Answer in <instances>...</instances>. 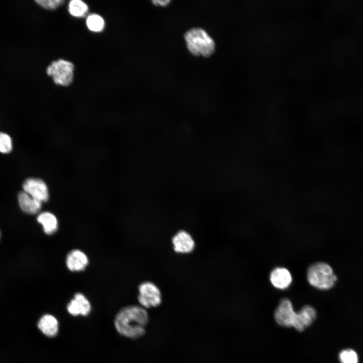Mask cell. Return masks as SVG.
<instances>
[{
	"instance_id": "9",
	"label": "cell",
	"mask_w": 363,
	"mask_h": 363,
	"mask_svg": "<svg viewBox=\"0 0 363 363\" xmlns=\"http://www.w3.org/2000/svg\"><path fill=\"white\" fill-rule=\"evenodd\" d=\"M37 326L41 333L49 338H53L58 335L59 324L58 319L50 314H44L40 317Z\"/></svg>"
},
{
	"instance_id": "2",
	"label": "cell",
	"mask_w": 363,
	"mask_h": 363,
	"mask_svg": "<svg viewBox=\"0 0 363 363\" xmlns=\"http://www.w3.org/2000/svg\"><path fill=\"white\" fill-rule=\"evenodd\" d=\"M307 278L312 286L322 290L332 288L337 280L331 266L323 262L311 264L307 269Z\"/></svg>"
},
{
	"instance_id": "1",
	"label": "cell",
	"mask_w": 363,
	"mask_h": 363,
	"mask_svg": "<svg viewBox=\"0 0 363 363\" xmlns=\"http://www.w3.org/2000/svg\"><path fill=\"white\" fill-rule=\"evenodd\" d=\"M148 322V314L145 308L130 305L123 308L116 313L113 324L120 336L135 339L145 334Z\"/></svg>"
},
{
	"instance_id": "18",
	"label": "cell",
	"mask_w": 363,
	"mask_h": 363,
	"mask_svg": "<svg viewBox=\"0 0 363 363\" xmlns=\"http://www.w3.org/2000/svg\"><path fill=\"white\" fill-rule=\"evenodd\" d=\"M340 363H358V357L357 353L352 349L342 350L339 355Z\"/></svg>"
},
{
	"instance_id": "11",
	"label": "cell",
	"mask_w": 363,
	"mask_h": 363,
	"mask_svg": "<svg viewBox=\"0 0 363 363\" xmlns=\"http://www.w3.org/2000/svg\"><path fill=\"white\" fill-rule=\"evenodd\" d=\"M174 250L179 253H189L194 249L195 242L191 235L187 231L178 232L172 238Z\"/></svg>"
},
{
	"instance_id": "16",
	"label": "cell",
	"mask_w": 363,
	"mask_h": 363,
	"mask_svg": "<svg viewBox=\"0 0 363 363\" xmlns=\"http://www.w3.org/2000/svg\"><path fill=\"white\" fill-rule=\"evenodd\" d=\"M88 7L80 0H72L69 4V11L71 15L76 17H82L86 15Z\"/></svg>"
},
{
	"instance_id": "20",
	"label": "cell",
	"mask_w": 363,
	"mask_h": 363,
	"mask_svg": "<svg viewBox=\"0 0 363 363\" xmlns=\"http://www.w3.org/2000/svg\"><path fill=\"white\" fill-rule=\"evenodd\" d=\"M36 3L41 7L48 10H54L63 4V0H37Z\"/></svg>"
},
{
	"instance_id": "5",
	"label": "cell",
	"mask_w": 363,
	"mask_h": 363,
	"mask_svg": "<svg viewBox=\"0 0 363 363\" xmlns=\"http://www.w3.org/2000/svg\"><path fill=\"white\" fill-rule=\"evenodd\" d=\"M274 318L279 325L293 327L299 331L298 312L295 311L289 299L284 298L280 300L275 311Z\"/></svg>"
},
{
	"instance_id": "13",
	"label": "cell",
	"mask_w": 363,
	"mask_h": 363,
	"mask_svg": "<svg viewBox=\"0 0 363 363\" xmlns=\"http://www.w3.org/2000/svg\"><path fill=\"white\" fill-rule=\"evenodd\" d=\"M18 201L21 209L27 214H36L41 208L42 202L23 191L18 193Z\"/></svg>"
},
{
	"instance_id": "21",
	"label": "cell",
	"mask_w": 363,
	"mask_h": 363,
	"mask_svg": "<svg viewBox=\"0 0 363 363\" xmlns=\"http://www.w3.org/2000/svg\"><path fill=\"white\" fill-rule=\"evenodd\" d=\"M152 2L154 4L156 5L165 6L170 2V1H153Z\"/></svg>"
},
{
	"instance_id": "15",
	"label": "cell",
	"mask_w": 363,
	"mask_h": 363,
	"mask_svg": "<svg viewBox=\"0 0 363 363\" xmlns=\"http://www.w3.org/2000/svg\"><path fill=\"white\" fill-rule=\"evenodd\" d=\"M299 316V331L304 330L309 326L315 320L317 312L312 306L306 305L298 312Z\"/></svg>"
},
{
	"instance_id": "6",
	"label": "cell",
	"mask_w": 363,
	"mask_h": 363,
	"mask_svg": "<svg viewBox=\"0 0 363 363\" xmlns=\"http://www.w3.org/2000/svg\"><path fill=\"white\" fill-rule=\"evenodd\" d=\"M138 300L141 306L145 309L156 307L162 300L160 290L152 282H143L139 286Z\"/></svg>"
},
{
	"instance_id": "19",
	"label": "cell",
	"mask_w": 363,
	"mask_h": 363,
	"mask_svg": "<svg viewBox=\"0 0 363 363\" xmlns=\"http://www.w3.org/2000/svg\"><path fill=\"white\" fill-rule=\"evenodd\" d=\"M13 149V141L8 134L0 132V152L3 154L10 153Z\"/></svg>"
},
{
	"instance_id": "22",
	"label": "cell",
	"mask_w": 363,
	"mask_h": 363,
	"mask_svg": "<svg viewBox=\"0 0 363 363\" xmlns=\"http://www.w3.org/2000/svg\"><path fill=\"white\" fill-rule=\"evenodd\" d=\"M1 231H0V238H1Z\"/></svg>"
},
{
	"instance_id": "8",
	"label": "cell",
	"mask_w": 363,
	"mask_h": 363,
	"mask_svg": "<svg viewBox=\"0 0 363 363\" xmlns=\"http://www.w3.org/2000/svg\"><path fill=\"white\" fill-rule=\"evenodd\" d=\"M68 313L73 317H86L91 313V305L88 298L81 293H76L67 306Z\"/></svg>"
},
{
	"instance_id": "3",
	"label": "cell",
	"mask_w": 363,
	"mask_h": 363,
	"mask_svg": "<svg viewBox=\"0 0 363 363\" xmlns=\"http://www.w3.org/2000/svg\"><path fill=\"white\" fill-rule=\"evenodd\" d=\"M185 38L189 50L195 55H202L207 57L211 55L214 51V40L201 28L190 29L185 34Z\"/></svg>"
},
{
	"instance_id": "4",
	"label": "cell",
	"mask_w": 363,
	"mask_h": 363,
	"mask_svg": "<svg viewBox=\"0 0 363 363\" xmlns=\"http://www.w3.org/2000/svg\"><path fill=\"white\" fill-rule=\"evenodd\" d=\"M74 69L73 63L60 59L52 62L47 67L46 73L56 84L66 86L72 82Z\"/></svg>"
},
{
	"instance_id": "12",
	"label": "cell",
	"mask_w": 363,
	"mask_h": 363,
	"mask_svg": "<svg viewBox=\"0 0 363 363\" xmlns=\"http://www.w3.org/2000/svg\"><path fill=\"white\" fill-rule=\"evenodd\" d=\"M88 264L86 255L79 250L71 251L66 258V265L71 271H81L85 269Z\"/></svg>"
},
{
	"instance_id": "14",
	"label": "cell",
	"mask_w": 363,
	"mask_h": 363,
	"mask_svg": "<svg viewBox=\"0 0 363 363\" xmlns=\"http://www.w3.org/2000/svg\"><path fill=\"white\" fill-rule=\"evenodd\" d=\"M37 221L43 227V231L46 234L55 233L58 227V221L56 216L49 212H43L38 215Z\"/></svg>"
},
{
	"instance_id": "17",
	"label": "cell",
	"mask_w": 363,
	"mask_h": 363,
	"mask_svg": "<svg viewBox=\"0 0 363 363\" xmlns=\"http://www.w3.org/2000/svg\"><path fill=\"white\" fill-rule=\"evenodd\" d=\"M86 25L88 28L93 32L101 31L104 27V21L98 15L91 14L86 19Z\"/></svg>"
},
{
	"instance_id": "7",
	"label": "cell",
	"mask_w": 363,
	"mask_h": 363,
	"mask_svg": "<svg viewBox=\"0 0 363 363\" xmlns=\"http://www.w3.org/2000/svg\"><path fill=\"white\" fill-rule=\"evenodd\" d=\"M23 191L41 202H46L49 192L45 183L40 178L29 177L22 185Z\"/></svg>"
},
{
	"instance_id": "10",
	"label": "cell",
	"mask_w": 363,
	"mask_h": 363,
	"mask_svg": "<svg viewBox=\"0 0 363 363\" xmlns=\"http://www.w3.org/2000/svg\"><path fill=\"white\" fill-rule=\"evenodd\" d=\"M272 285L277 289L283 290L287 288L292 282V276L285 268L278 267L272 270L269 277Z\"/></svg>"
}]
</instances>
